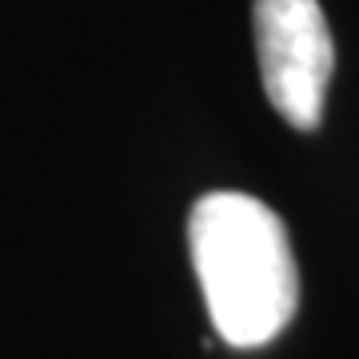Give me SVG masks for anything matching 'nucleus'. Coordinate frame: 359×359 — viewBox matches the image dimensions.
Masks as SVG:
<instances>
[{
    "label": "nucleus",
    "instance_id": "obj_1",
    "mask_svg": "<svg viewBox=\"0 0 359 359\" xmlns=\"http://www.w3.org/2000/svg\"><path fill=\"white\" fill-rule=\"evenodd\" d=\"M188 252L212 327L231 347H264L299 308V268L283 219L244 192H208L188 216Z\"/></svg>",
    "mask_w": 359,
    "mask_h": 359
},
{
    "label": "nucleus",
    "instance_id": "obj_2",
    "mask_svg": "<svg viewBox=\"0 0 359 359\" xmlns=\"http://www.w3.org/2000/svg\"><path fill=\"white\" fill-rule=\"evenodd\" d=\"M252 28L271 108L299 132L320 128L335 72V44L320 0H256Z\"/></svg>",
    "mask_w": 359,
    "mask_h": 359
}]
</instances>
